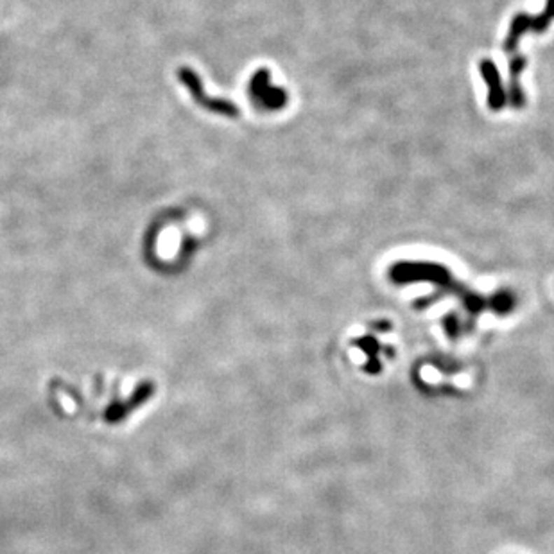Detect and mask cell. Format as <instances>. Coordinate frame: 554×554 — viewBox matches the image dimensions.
Listing matches in <instances>:
<instances>
[{"label":"cell","instance_id":"3","mask_svg":"<svg viewBox=\"0 0 554 554\" xmlns=\"http://www.w3.org/2000/svg\"><path fill=\"white\" fill-rule=\"evenodd\" d=\"M249 94L265 110H280L287 104V92L271 86V74L268 69H261L253 76Z\"/></svg>","mask_w":554,"mask_h":554},{"label":"cell","instance_id":"5","mask_svg":"<svg viewBox=\"0 0 554 554\" xmlns=\"http://www.w3.org/2000/svg\"><path fill=\"white\" fill-rule=\"evenodd\" d=\"M183 79L188 83V86L192 88V92L196 94V97L200 99L201 102H203L205 106L210 108V110H214V111H217V113L228 115V117H235L237 108L233 106V104L230 101H223V99H207V97H205L203 90H201L200 78H196L194 74L188 72V70H185Z\"/></svg>","mask_w":554,"mask_h":554},{"label":"cell","instance_id":"2","mask_svg":"<svg viewBox=\"0 0 554 554\" xmlns=\"http://www.w3.org/2000/svg\"><path fill=\"white\" fill-rule=\"evenodd\" d=\"M554 18V0H547V8L546 11L540 13L538 17H529V15H517V17L511 20L510 25V33H508V38H506L504 49L506 53L513 56L517 54V45H518V38L522 36L527 31H534V33H542L546 31L549 22Z\"/></svg>","mask_w":554,"mask_h":554},{"label":"cell","instance_id":"7","mask_svg":"<svg viewBox=\"0 0 554 554\" xmlns=\"http://www.w3.org/2000/svg\"><path fill=\"white\" fill-rule=\"evenodd\" d=\"M492 305H493V309L497 310L499 314L510 312L511 307H513V298H511L508 293H499V294H495V296H493Z\"/></svg>","mask_w":554,"mask_h":554},{"label":"cell","instance_id":"6","mask_svg":"<svg viewBox=\"0 0 554 554\" xmlns=\"http://www.w3.org/2000/svg\"><path fill=\"white\" fill-rule=\"evenodd\" d=\"M527 60L520 54H513L510 56V101L515 108H522L524 106V92L520 88V78L522 70L526 67Z\"/></svg>","mask_w":554,"mask_h":554},{"label":"cell","instance_id":"1","mask_svg":"<svg viewBox=\"0 0 554 554\" xmlns=\"http://www.w3.org/2000/svg\"><path fill=\"white\" fill-rule=\"evenodd\" d=\"M392 280L396 284H406V282L416 280H427L436 284L440 287H452L454 284L450 280V275L445 268L438 264H425V262H400L395 264L389 271Z\"/></svg>","mask_w":554,"mask_h":554},{"label":"cell","instance_id":"4","mask_svg":"<svg viewBox=\"0 0 554 554\" xmlns=\"http://www.w3.org/2000/svg\"><path fill=\"white\" fill-rule=\"evenodd\" d=\"M479 69H481V76L485 78V81L490 85L488 106L492 108V110H501V108H504L508 99H506L504 86H502L497 67L493 65V62H490V60H483Z\"/></svg>","mask_w":554,"mask_h":554},{"label":"cell","instance_id":"8","mask_svg":"<svg viewBox=\"0 0 554 554\" xmlns=\"http://www.w3.org/2000/svg\"><path fill=\"white\" fill-rule=\"evenodd\" d=\"M445 321H448V323L452 321V316H448V318L445 319ZM456 325H457V323H456ZM448 332H450V334H452V332H454V323H452V325H448Z\"/></svg>","mask_w":554,"mask_h":554}]
</instances>
